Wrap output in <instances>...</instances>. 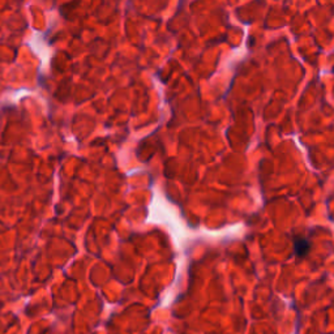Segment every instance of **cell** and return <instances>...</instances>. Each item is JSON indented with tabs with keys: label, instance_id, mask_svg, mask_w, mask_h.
<instances>
[{
	"label": "cell",
	"instance_id": "obj_1",
	"mask_svg": "<svg viewBox=\"0 0 334 334\" xmlns=\"http://www.w3.org/2000/svg\"><path fill=\"white\" fill-rule=\"evenodd\" d=\"M311 240L307 238H303V236H298V238L294 239V250H295V255L299 257V259H304L305 256L308 255L311 252Z\"/></svg>",
	"mask_w": 334,
	"mask_h": 334
}]
</instances>
